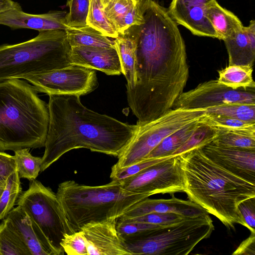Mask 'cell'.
<instances>
[{
  "label": "cell",
  "mask_w": 255,
  "mask_h": 255,
  "mask_svg": "<svg viewBox=\"0 0 255 255\" xmlns=\"http://www.w3.org/2000/svg\"><path fill=\"white\" fill-rule=\"evenodd\" d=\"M136 25V83L127 90L128 103L138 123L152 121L171 109L189 77L185 42L168 11L154 0Z\"/></svg>",
  "instance_id": "cell-1"
},
{
  "label": "cell",
  "mask_w": 255,
  "mask_h": 255,
  "mask_svg": "<svg viewBox=\"0 0 255 255\" xmlns=\"http://www.w3.org/2000/svg\"><path fill=\"white\" fill-rule=\"evenodd\" d=\"M49 121L40 172L63 154L84 148L118 157L137 128L84 106L80 96L49 95Z\"/></svg>",
  "instance_id": "cell-2"
},
{
  "label": "cell",
  "mask_w": 255,
  "mask_h": 255,
  "mask_svg": "<svg viewBox=\"0 0 255 255\" xmlns=\"http://www.w3.org/2000/svg\"><path fill=\"white\" fill-rule=\"evenodd\" d=\"M178 156L183 192L189 199L205 209L229 230L244 226L238 209L243 201L255 197V183L230 172L210 160L201 147Z\"/></svg>",
  "instance_id": "cell-3"
},
{
  "label": "cell",
  "mask_w": 255,
  "mask_h": 255,
  "mask_svg": "<svg viewBox=\"0 0 255 255\" xmlns=\"http://www.w3.org/2000/svg\"><path fill=\"white\" fill-rule=\"evenodd\" d=\"M37 93L19 79L0 82V151L44 146L48 106Z\"/></svg>",
  "instance_id": "cell-4"
},
{
  "label": "cell",
  "mask_w": 255,
  "mask_h": 255,
  "mask_svg": "<svg viewBox=\"0 0 255 255\" xmlns=\"http://www.w3.org/2000/svg\"><path fill=\"white\" fill-rule=\"evenodd\" d=\"M56 194L75 232L91 222L117 219L151 196L127 191L115 180L99 186L67 180L58 185Z\"/></svg>",
  "instance_id": "cell-5"
},
{
  "label": "cell",
  "mask_w": 255,
  "mask_h": 255,
  "mask_svg": "<svg viewBox=\"0 0 255 255\" xmlns=\"http://www.w3.org/2000/svg\"><path fill=\"white\" fill-rule=\"evenodd\" d=\"M71 48L63 30L41 31L27 41L0 45V82L69 66Z\"/></svg>",
  "instance_id": "cell-6"
},
{
  "label": "cell",
  "mask_w": 255,
  "mask_h": 255,
  "mask_svg": "<svg viewBox=\"0 0 255 255\" xmlns=\"http://www.w3.org/2000/svg\"><path fill=\"white\" fill-rule=\"evenodd\" d=\"M214 229L207 214L122 240L131 255H187L201 241L209 238Z\"/></svg>",
  "instance_id": "cell-7"
},
{
  "label": "cell",
  "mask_w": 255,
  "mask_h": 255,
  "mask_svg": "<svg viewBox=\"0 0 255 255\" xmlns=\"http://www.w3.org/2000/svg\"><path fill=\"white\" fill-rule=\"evenodd\" d=\"M206 114L205 109H171L152 121L137 122L132 138L112 166L111 172L145 159L166 137L186 125L199 120Z\"/></svg>",
  "instance_id": "cell-8"
},
{
  "label": "cell",
  "mask_w": 255,
  "mask_h": 255,
  "mask_svg": "<svg viewBox=\"0 0 255 255\" xmlns=\"http://www.w3.org/2000/svg\"><path fill=\"white\" fill-rule=\"evenodd\" d=\"M16 203L36 223L56 255L64 253L61 242L64 235L75 232L63 212L56 193L36 179L19 195Z\"/></svg>",
  "instance_id": "cell-9"
},
{
  "label": "cell",
  "mask_w": 255,
  "mask_h": 255,
  "mask_svg": "<svg viewBox=\"0 0 255 255\" xmlns=\"http://www.w3.org/2000/svg\"><path fill=\"white\" fill-rule=\"evenodd\" d=\"M37 92L50 95L88 94L97 89L99 83L95 70L79 65L69 66L23 78Z\"/></svg>",
  "instance_id": "cell-10"
},
{
  "label": "cell",
  "mask_w": 255,
  "mask_h": 255,
  "mask_svg": "<svg viewBox=\"0 0 255 255\" xmlns=\"http://www.w3.org/2000/svg\"><path fill=\"white\" fill-rule=\"evenodd\" d=\"M125 190L135 193L169 194L183 192V175L177 155L152 165L121 182Z\"/></svg>",
  "instance_id": "cell-11"
},
{
  "label": "cell",
  "mask_w": 255,
  "mask_h": 255,
  "mask_svg": "<svg viewBox=\"0 0 255 255\" xmlns=\"http://www.w3.org/2000/svg\"><path fill=\"white\" fill-rule=\"evenodd\" d=\"M232 103L255 105V89L234 90L221 84L217 80H211L183 92L172 109H206Z\"/></svg>",
  "instance_id": "cell-12"
},
{
  "label": "cell",
  "mask_w": 255,
  "mask_h": 255,
  "mask_svg": "<svg viewBox=\"0 0 255 255\" xmlns=\"http://www.w3.org/2000/svg\"><path fill=\"white\" fill-rule=\"evenodd\" d=\"M117 219L91 222L81 228L86 239L87 255H131L119 235Z\"/></svg>",
  "instance_id": "cell-13"
},
{
  "label": "cell",
  "mask_w": 255,
  "mask_h": 255,
  "mask_svg": "<svg viewBox=\"0 0 255 255\" xmlns=\"http://www.w3.org/2000/svg\"><path fill=\"white\" fill-rule=\"evenodd\" d=\"M213 162L234 175L255 183V150L216 145L201 147Z\"/></svg>",
  "instance_id": "cell-14"
},
{
  "label": "cell",
  "mask_w": 255,
  "mask_h": 255,
  "mask_svg": "<svg viewBox=\"0 0 255 255\" xmlns=\"http://www.w3.org/2000/svg\"><path fill=\"white\" fill-rule=\"evenodd\" d=\"M4 219L30 255H56L39 227L21 207L17 206L13 208Z\"/></svg>",
  "instance_id": "cell-15"
},
{
  "label": "cell",
  "mask_w": 255,
  "mask_h": 255,
  "mask_svg": "<svg viewBox=\"0 0 255 255\" xmlns=\"http://www.w3.org/2000/svg\"><path fill=\"white\" fill-rule=\"evenodd\" d=\"M215 0H172L168 12L173 20L193 34L217 38L212 25L206 16L207 5Z\"/></svg>",
  "instance_id": "cell-16"
},
{
  "label": "cell",
  "mask_w": 255,
  "mask_h": 255,
  "mask_svg": "<svg viewBox=\"0 0 255 255\" xmlns=\"http://www.w3.org/2000/svg\"><path fill=\"white\" fill-rule=\"evenodd\" d=\"M66 14L64 11H50L33 14L26 13L21 8L14 9L0 14V24L12 29L28 28L39 31L65 30L70 27L65 22Z\"/></svg>",
  "instance_id": "cell-17"
},
{
  "label": "cell",
  "mask_w": 255,
  "mask_h": 255,
  "mask_svg": "<svg viewBox=\"0 0 255 255\" xmlns=\"http://www.w3.org/2000/svg\"><path fill=\"white\" fill-rule=\"evenodd\" d=\"M71 64L104 72L108 75H119L122 68L116 48L85 46L71 48Z\"/></svg>",
  "instance_id": "cell-18"
},
{
  "label": "cell",
  "mask_w": 255,
  "mask_h": 255,
  "mask_svg": "<svg viewBox=\"0 0 255 255\" xmlns=\"http://www.w3.org/2000/svg\"><path fill=\"white\" fill-rule=\"evenodd\" d=\"M154 212L175 213L188 218L209 214L194 202L180 199L172 195V198L168 199H144L122 217H132Z\"/></svg>",
  "instance_id": "cell-19"
},
{
  "label": "cell",
  "mask_w": 255,
  "mask_h": 255,
  "mask_svg": "<svg viewBox=\"0 0 255 255\" xmlns=\"http://www.w3.org/2000/svg\"><path fill=\"white\" fill-rule=\"evenodd\" d=\"M147 1L141 4L134 0H102L106 15L119 34L144 22L143 8Z\"/></svg>",
  "instance_id": "cell-20"
},
{
  "label": "cell",
  "mask_w": 255,
  "mask_h": 255,
  "mask_svg": "<svg viewBox=\"0 0 255 255\" xmlns=\"http://www.w3.org/2000/svg\"><path fill=\"white\" fill-rule=\"evenodd\" d=\"M229 56V65L253 67L255 60V21L223 40Z\"/></svg>",
  "instance_id": "cell-21"
},
{
  "label": "cell",
  "mask_w": 255,
  "mask_h": 255,
  "mask_svg": "<svg viewBox=\"0 0 255 255\" xmlns=\"http://www.w3.org/2000/svg\"><path fill=\"white\" fill-rule=\"evenodd\" d=\"M123 74L127 81V90L132 89L136 83L135 70L136 38L135 25L132 26L115 38Z\"/></svg>",
  "instance_id": "cell-22"
},
{
  "label": "cell",
  "mask_w": 255,
  "mask_h": 255,
  "mask_svg": "<svg viewBox=\"0 0 255 255\" xmlns=\"http://www.w3.org/2000/svg\"><path fill=\"white\" fill-rule=\"evenodd\" d=\"M206 16L217 35V38L224 40L242 29L243 24L231 11L222 7L215 0L206 9Z\"/></svg>",
  "instance_id": "cell-23"
},
{
  "label": "cell",
  "mask_w": 255,
  "mask_h": 255,
  "mask_svg": "<svg viewBox=\"0 0 255 255\" xmlns=\"http://www.w3.org/2000/svg\"><path fill=\"white\" fill-rule=\"evenodd\" d=\"M71 47L85 46L100 48H115L112 40L99 31L87 25L81 27H69L65 30Z\"/></svg>",
  "instance_id": "cell-24"
},
{
  "label": "cell",
  "mask_w": 255,
  "mask_h": 255,
  "mask_svg": "<svg viewBox=\"0 0 255 255\" xmlns=\"http://www.w3.org/2000/svg\"><path fill=\"white\" fill-rule=\"evenodd\" d=\"M199 120L186 125L166 137L150 152L145 159L161 158L172 155L173 153L181 147L196 130L200 125Z\"/></svg>",
  "instance_id": "cell-25"
},
{
  "label": "cell",
  "mask_w": 255,
  "mask_h": 255,
  "mask_svg": "<svg viewBox=\"0 0 255 255\" xmlns=\"http://www.w3.org/2000/svg\"><path fill=\"white\" fill-rule=\"evenodd\" d=\"M253 67L248 66L229 65L218 71V81L234 90L255 89Z\"/></svg>",
  "instance_id": "cell-26"
},
{
  "label": "cell",
  "mask_w": 255,
  "mask_h": 255,
  "mask_svg": "<svg viewBox=\"0 0 255 255\" xmlns=\"http://www.w3.org/2000/svg\"><path fill=\"white\" fill-rule=\"evenodd\" d=\"M216 130L217 135L211 142L216 145L255 150V127L241 130Z\"/></svg>",
  "instance_id": "cell-27"
},
{
  "label": "cell",
  "mask_w": 255,
  "mask_h": 255,
  "mask_svg": "<svg viewBox=\"0 0 255 255\" xmlns=\"http://www.w3.org/2000/svg\"><path fill=\"white\" fill-rule=\"evenodd\" d=\"M87 24L108 37L118 36V32L106 15L102 0H90Z\"/></svg>",
  "instance_id": "cell-28"
},
{
  "label": "cell",
  "mask_w": 255,
  "mask_h": 255,
  "mask_svg": "<svg viewBox=\"0 0 255 255\" xmlns=\"http://www.w3.org/2000/svg\"><path fill=\"white\" fill-rule=\"evenodd\" d=\"M207 114L219 115L255 123V105L232 103L205 109Z\"/></svg>",
  "instance_id": "cell-29"
},
{
  "label": "cell",
  "mask_w": 255,
  "mask_h": 255,
  "mask_svg": "<svg viewBox=\"0 0 255 255\" xmlns=\"http://www.w3.org/2000/svg\"><path fill=\"white\" fill-rule=\"evenodd\" d=\"M14 152L19 178H25L30 181L35 180L40 172L42 157L33 156L28 148L17 149Z\"/></svg>",
  "instance_id": "cell-30"
},
{
  "label": "cell",
  "mask_w": 255,
  "mask_h": 255,
  "mask_svg": "<svg viewBox=\"0 0 255 255\" xmlns=\"http://www.w3.org/2000/svg\"><path fill=\"white\" fill-rule=\"evenodd\" d=\"M21 192L20 178L16 170L8 177L5 188L0 197V220L5 218L13 208Z\"/></svg>",
  "instance_id": "cell-31"
},
{
  "label": "cell",
  "mask_w": 255,
  "mask_h": 255,
  "mask_svg": "<svg viewBox=\"0 0 255 255\" xmlns=\"http://www.w3.org/2000/svg\"><path fill=\"white\" fill-rule=\"evenodd\" d=\"M0 255H30L23 243L7 226L4 219L0 224Z\"/></svg>",
  "instance_id": "cell-32"
},
{
  "label": "cell",
  "mask_w": 255,
  "mask_h": 255,
  "mask_svg": "<svg viewBox=\"0 0 255 255\" xmlns=\"http://www.w3.org/2000/svg\"><path fill=\"white\" fill-rule=\"evenodd\" d=\"M216 135L217 131L215 129L200 123L192 135L172 155H178L195 148L202 147L211 142Z\"/></svg>",
  "instance_id": "cell-33"
},
{
  "label": "cell",
  "mask_w": 255,
  "mask_h": 255,
  "mask_svg": "<svg viewBox=\"0 0 255 255\" xmlns=\"http://www.w3.org/2000/svg\"><path fill=\"white\" fill-rule=\"evenodd\" d=\"M199 122L218 130H241L255 127V123L207 114L200 119Z\"/></svg>",
  "instance_id": "cell-34"
},
{
  "label": "cell",
  "mask_w": 255,
  "mask_h": 255,
  "mask_svg": "<svg viewBox=\"0 0 255 255\" xmlns=\"http://www.w3.org/2000/svg\"><path fill=\"white\" fill-rule=\"evenodd\" d=\"M89 5L90 0H68L66 6L69 10L65 17L66 25L70 27L87 25Z\"/></svg>",
  "instance_id": "cell-35"
},
{
  "label": "cell",
  "mask_w": 255,
  "mask_h": 255,
  "mask_svg": "<svg viewBox=\"0 0 255 255\" xmlns=\"http://www.w3.org/2000/svg\"><path fill=\"white\" fill-rule=\"evenodd\" d=\"M188 218L175 213H150L132 217H121L118 220L123 222H139L154 225H172Z\"/></svg>",
  "instance_id": "cell-36"
},
{
  "label": "cell",
  "mask_w": 255,
  "mask_h": 255,
  "mask_svg": "<svg viewBox=\"0 0 255 255\" xmlns=\"http://www.w3.org/2000/svg\"><path fill=\"white\" fill-rule=\"evenodd\" d=\"M173 155L169 156L145 159L138 163L132 164L117 171L111 172L110 178L112 180L122 182L126 179L132 177L144 169L163 160H165Z\"/></svg>",
  "instance_id": "cell-37"
},
{
  "label": "cell",
  "mask_w": 255,
  "mask_h": 255,
  "mask_svg": "<svg viewBox=\"0 0 255 255\" xmlns=\"http://www.w3.org/2000/svg\"><path fill=\"white\" fill-rule=\"evenodd\" d=\"M61 246L68 255H87L86 239L81 230L64 235Z\"/></svg>",
  "instance_id": "cell-38"
},
{
  "label": "cell",
  "mask_w": 255,
  "mask_h": 255,
  "mask_svg": "<svg viewBox=\"0 0 255 255\" xmlns=\"http://www.w3.org/2000/svg\"><path fill=\"white\" fill-rule=\"evenodd\" d=\"M173 225V224H172ZM170 225H154L139 222L117 221V229L121 238L123 240L134 237L150 230L160 228Z\"/></svg>",
  "instance_id": "cell-39"
},
{
  "label": "cell",
  "mask_w": 255,
  "mask_h": 255,
  "mask_svg": "<svg viewBox=\"0 0 255 255\" xmlns=\"http://www.w3.org/2000/svg\"><path fill=\"white\" fill-rule=\"evenodd\" d=\"M238 209L240 212L244 226L251 233H255V197H252L241 202Z\"/></svg>",
  "instance_id": "cell-40"
},
{
  "label": "cell",
  "mask_w": 255,
  "mask_h": 255,
  "mask_svg": "<svg viewBox=\"0 0 255 255\" xmlns=\"http://www.w3.org/2000/svg\"><path fill=\"white\" fill-rule=\"evenodd\" d=\"M16 170L14 155L0 151V181L6 182L8 177Z\"/></svg>",
  "instance_id": "cell-41"
},
{
  "label": "cell",
  "mask_w": 255,
  "mask_h": 255,
  "mask_svg": "<svg viewBox=\"0 0 255 255\" xmlns=\"http://www.w3.org/2000/svg\"><path fill=\"white\" fill-rule=\"evenodd\" d=\"M232 254L234 255H255V233H251L250 236L240 244Z\"/></svg>",
  "instance_id": "cell-42"
},
{
  "label": "cell",
  "mask_w": 255,
  "mask_h": 255,
  "mask_svg": "<svg viewBox=\"0 0 255 255\" xmlns=\"http://www.w3.org/2000/svg\"><path fill=\"white\" fill-rule=\"evenodd\" d=\"M21 8L20 5L13 0H0V14L7 11Z\"/></svg>",
  "instance_id": "cell-43"
},
{
  "label": "cell",
  "mask_w": 255,
  "mask_h": 255,
  "mask_svg": "<svg viewBox=\"0 0 255 255\" xmlns=\"http://www.w3.org/2000/svg\"><path fill=\"white\" fill-rule=\"evenodd\" d=\"M6 185V182L0 181V197L2 194Z\"/></svg>",
  "instance_id": "cell-44"
},
{
  "label": "cell",
  "mask_w": 255,
  "mask_h": 255,
  "mask_svg": "<svg viewBox=\"0 0 255 255\" xmlns=\"http://www.w3.org/2000/svg\"><path fill=\"white\" fill-rule=\"evenodd\" d=\"M134 0L138 3L141 4V3H143L147 1L148 0Z\"/></svg>",
  "instance_id": "cell-45"
}]
</instances>
